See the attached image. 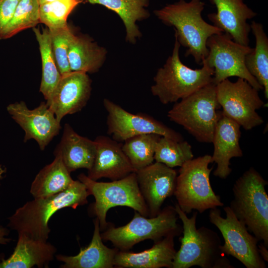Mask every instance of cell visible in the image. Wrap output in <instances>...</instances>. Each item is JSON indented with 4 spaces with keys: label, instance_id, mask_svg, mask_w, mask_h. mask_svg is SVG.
<instances>
[{
    "label": "cell",
    "instance_id": "obj_34",
    "mask_svg": "<svg viewBox=\"0 0 268 268\" xmlns=\"http://www.w3.org/2000/svg\"><path fill=\"white\" fill-rule=\"evenodd\" d=\"M20 0H0V37L7 23L12 18Z\"/></svg>",
    "mask_w": 268,
    "mask_h": 268
},
{
    "label": "cell",
    "instance_id": "obj_23",
    "mask_svg": "<svg viewBox=\"0 0 268 268\" xmlns=\"http://www.w3.org/2000/svg\"><path fill=\"white\" fill-rule=\"evenodd\" d=\"M94 229L90 244L81 248L79 253L74 256L62 255L56 256L57 259L64 264L63 268H112L114 260L119 250L109 248L102 242L99 222L96 218L94 222Z\"/></svg>",
    "mask_w": 268,
    "mask_h": 268
},
{
    "label": "cell",
    "instance_id": "obj_18",
    "mask_svg": "<svg viewBox=\"0 0 268 268\" xmlns=\"http://www.w3.org/2000/svg\"><path fill=\"white\" fill-rule=\"evenodd\" d=\"M94 141L96 151L92 166L88 170L90 179L116 180L135 172L122 149V144L104 135L97 137Z\"/></svg>",
    "mask_w": 268,
    "mask_h": 268
},
{
    "label": "cell",
    "instance_id": "obj_25",
    "mask_svg": "<svg viewBox=\"0 0 268 268\" xmlns=\"http://www.w3.org/2000/svg\"><path fill=\"white\" fill-rule=\"evenodd\" d=\"M70 173L61 157L56 155L54 161L37 174L31 184L30 192L34 198H38L63 192L73 181Z\"/></svg>",
    "mask_w": 268,
    "mask_h": 268
},
{
    "label": "cell",
    "instance_id": "obj_35",
    "mask_svg": "<svg viewBox=\"0 0 268 268\" xmlns=\"http://www.w3.org/2000/svg\"><path fill=\"white\" fill-rule=\"evenodd\" d=\"M267 246L264 243H261L258 245L259 253L265 262H268V250Z\"/></svg>",
    "mask_w": 268,
    "mask_h": 268
},
{
    "label": "cell",
    "instance_id": "obj_19",
    "mask_svg": "<svg viewBox=\"0 0 268 268\" xmlns=\"http://www.w3.org/2000/svg\"><path fill=\"white\" fill-rule=\"evenodd\" d=\"M240 126L235 121L222 115L216 124L212 141L213 152L212 163L217 164L214 176L225 179L230 174L232 169L230 161L233 157L243 156L239 140Z\"/></svg>",
    "mask_w": 268,
    "mask_h": 268
},
{
    "label": "cell",
    "instance_id": "obj_27",
    "mask_svg": "<svg viewBox=\"0 0 268 268\" xmlns=\"http://www.w3.org/2000/svg\"><path fill=\"white\" fill-rule=\"evenodd\" d=\"M256 39V46L245 58V64L250 74L263 88L266 99L268 98V38L263 25L253 21L250 24Z\"/></svg>",
    "mask_w": 268,
    "mask_h": 268
},
{
    "label": "cell",
    "instance_id": "obj_8",
    "mask_svg": "<svg viewBox=\"0 0 268 268\" xmlns=\"http://www.w3.org/2000/svg\"><path fill=\"white\" fill-rule=\"evenodd\" d=\"M178 218L175 207L170 205L152 217L147 218L135 211L133 219L126 225L110 226L101 236L102 240L111 242L119 250L128 251L145 240L156 242L169 235L179 236L183 228L177 223Z\"/></svg>",
    "mask_w": 268,
    "mask_h": 268
},
{
    "label": "cell",
    "instance_id": "obj_30",
    "mask_svg": "<svg viewBox=\"0 0 268 268\" xmlns=\"http://www.w3.org/2000/svg\"><path fill=\"white\" fill-rule=\"evenodd\" d=\"M193 158L192 146L186 141H178L161 136L157 143L154 155L155 162L173 168L180 167Z\"/></svg>",
    "mask_w": 268,
    "mask_h": 268
},
{
    "label": "cell",
    "instance_id": "obj_37",
    "mask_svg": "<svg viewBox=\"0 0 268 268\" xmlns=\"http://www.w3.org/2000/svg\"><path fill=\"white\" fill-rule=\"evenodd\" d=\"M5 172V168L0 165V179L2 178L3 174Z\"/></svg>",
    "mask_w": 268,
    "mask_h": 268
},
{
    "label": "cell",
    "instance_id": "obj_6",
    "mask_svg": "<svg viewBox=\"0 0 268 268\" xmlns=\"http://www.w3.org/2000/svg\"><path fill=\"white\" fill-rule=\"evenodd\" d=\"M216 98V85L211 83L177 102L168 112L171 121L182 126L198 141L212 143L222 111Z\"/></svg>",
    "mask_w": 268,
    "mask_h": 268
},
{
    "label": "cell",
    "instance_id": "obj_2",
    "mask_svg": "<svg viewBox=\"0 0 268 268\" xmlns=\"http://www.w3.org/2000/svg\"><path fill=\"white\" fill-rule=\"evenodd\" d=\"M204 5L201 0H180L154 11L163 23L174 27L179 43L187 49L185 57L191 56L198 64H201L208 55L207 39L224 32L203 19L201 12Z\"/></svg>",
    "mask_w": 268,
    "mask_h": 268
},
{
    "label": "cell",
    "instance_id": "obj_31",
    "mask_svg": "<svg viewBox=\"0 0 268 268\" xmlns=\"http://www.w3.org/2000/svg\"><path fill=\"white\" fill-rule=\"evenodd\" d=\"M38 0H20L13 15L4 28L0 39H7L40 22Z\"/></svg>",
    "mask_w": 268,
    "mask_h": 268
},
{
    "label": "cell",
    "instance_id": "obj_26",
    "mask_svg": "<svg viewBox=\"0 0 268 268\" xmlns=\"http://www.w3.org/2000/svg\"><path fill=\"white\" fill-rule=\"evenodd\" d=\"M92 4H101L117 13L122 20L126 31V39L135 43L141 33L136 22L148 18V11L146 9L149 0H87Z\"/></svg>",
    "mask_w": 268,
    "mask_h": 268
},
{
    "label": "cell",
    "instance_id": "obj_13",
    "mask_svg": "<svg viewBox=\"0 0 268 268\" xmlns=\"http://www.w3.org/2000/svg\"><path fill=\"white\" fill-rule=\"evenodd\" d=\"M103 103L108 113L107 133L112 139L118 142L146 134H155L178 141L184 140L179 133L150 116L130 113L106 98L104 99Z\"/></svg>",
    "mask_w": 268,
    "mask_h": 268
},
{
    "label": "cell",
    "instance_id": "obj_3",
    "mask_svg": "<svg viewBox=\"0 0 268 268\" xmlns=\"http://www.w3.org/2000/svg\"><path fill=\"white\" fill-rule=\"evenodd\" d=\"M179 218L183 223L181 246L176 251L172 268H234L230 260L220 249L221 239L213 230L201 226L197 228L198 212L190 218L177 203L175 205Z\"/></svg>",
    "mask_w": 268,
    "mask_h": 268
},
{
    "label": "cell",
    "instance_id": "obj_28",
    "mask_svg": "<svg viewBox=\"0 0 268 268\" xmlns=\"http://www.w3.org/2000/svg\"><path fill=\"white\" fill-rule=\"evenodd\" d=\"M38 42L42 60V79L40 91L47 100L61 78L53 53L49 29L33 28Z\"/></svg>",
    "mask_w": 268,
    "mask_h": 268
},
{
    "label": "cell",
    "instance_id": "obj_9",
    "mask_svg": "<svg viewBox=\"0 0 268 268\" xmlns=\"http://www.w3.org/2000/svg\"><path fill=\"white\" fill-rule=\"evenodd\" d=\"M78 179L85 185L89 195L95 198L92 210L99 220L100 230L107 226V213L113 207L128 206L143 216H148V208L139 190L135 172L109 182L93 180L83 173L80 174Z\"/></svg>",
    "mask_w": 268,
    "mask_h": 268
},
{
    "label": "cell",
    "instance_id": "obj_15",
    "mask_svg": "<svg viewBox=\"0 0 268 268\" xmlns=\"http://www.w3.org/2000/svg\"><path fill=\"white\" fill-rule=\"evenodd\" d=\"M91 91V81L86 72L71 71L61 75L46 103L61 123L66 115L81 110L90 98Z\"/></svg>",
    "mask_w": 268,
    "mask_h": 268
},
{
    "label": "cell",
    "instance_id": "obj_17",
    "mask_svg": "<svg viewBox=\"0 0 268 268\" xmlns=\"http://www.w3.org/2000/svg\"><path fill=\"white\" fill-rule=\"evenodd\" d=\"M215 5L216 12L209 13L208 19L213 25L229 35L236 42L248 46L251 31L248 20L257 13L246 4L243 0H208Z\"/></svg>",
    "mask_w": 268,
    "mask_h": 268
},
{
    "label": "cell",
    "instance_id": "obj_14",
    "mask_svg": "<svg viewBox=\"0 0 268 268\" xmlns=\"http://www.w3.org/2000/svg\"><path fill=\"white\" fill-rule=\"evenodd\" d=\"M6 110L11 118L24 130V141L35 139L41 150H44L61 129L60 123L46 103L41 102L30 110L23 101L8 105Z\"/></svg>",
    "mask_w": 268,
    "mask_h": 268
},
{
    "label": "cell",
    "instance_id": "obj_22",
    "mask_svg": "<svg viewBox=\"0 0 268 268\" xmlns=\"http://www.w3.org/2000/svg\"><path fill=\"white\" fill-rule=\"evenodd\" d=\"M57 251L55 247L47 242L34 240L24 234H18L13 253L7 259L0 262V268H48Z\"/></svg>",
    "mask_w": 268,
    "mask_h": 268
},
{
    "label": "cell",
    "instance_id": "obj_4",
    "mask_svg": "<svg viewBox=\"0 0 268 268\" xmlns=\"http://www.w3.org/2000/svg\"><path fill=\"white\" fill-rule=\"evenodd\" d=\"M268 184L253 167L246 171L234 184L229 207L259 241L268 247Z\"/></svg>",
    "mask_w": 268,
    "mask_h": 268
},
{
    "label": "cell",
    "instance_id": "obj_20",
    "mask_svg": "<svg viewBox=\"0 0 268 268\" xmlns=\"http://www.w3.org/2000/svg\"><path fill=\"white\" fill-rule=\"evenodd\" d=\"M174 235H169L154 242L143 251L134 253L119 250L114 260V266L125 268H172L176 253Z\"/></svg>",
    "mask_w": 268,
    "mask_h": 268
},
{
    "label": "cell",
    "instance_id": "obj_10",
    "mask_svg": "<svg viewBox=\"0 0 268 268\" xmlns=\"http://www.w3.org/2000/svg\"><path fill=\"white\" fill-rule=\"evenodd\" d=\"M226 217L221 215L220 209H210L209 219L220 231L224 239L221 251L231 256L246 268H266L258 248L259 240L249 233L246 225L236 217L229 206L223 208Z\"/></svg>",
    "mask_w": 268,
    "mask_h": 268
},
{
    "label": "cell",
    "instance_id": "obj_12",
    "mask_svg": "<svg viewBox=\"0 0 268 268\" xmlns=\"http://www.w3.org/2000/svg\"><path fill=\"white\" fill-rule=\"evenodd\" d=\"M206 45L208 53L203 60L213 69V83L216 85L230 77L236 76L246 80L259 91L263 90L245 64L246 56L253 48L235 42L224 32L210 36Z\"/></svg>",
    "mask_w": 268,
    "mask_h": 268
},
{
    "label": "cell",
    "instance_id": "obj_24",
    "mask_svg": "<svg viewBox=\"0 0 268 268\" xmlns=\"http://www.w3.org/2000/svg\"><path fill=\"white\" fill-rule=\"evenodd\" d=\"M106 54V49L89 38L74 34L67 51L70 69L71 71L95 72L102 67Z\"/></svg>",
    "mask_w": 268,
    "mask_h": 268
},
{
    "label": "cell",
    "instance_id": "obj_32",
    "mask_svg": "<svg viewBox=\"0 0 268 268\" xmlns=\"http://www.w3.org/2000/svg\"><path fill=\"white\" fill-rule=\"evenodd\" d=\"M82 0H58L40 5V22L49 29L64 27L67 18Z\"/></svg>",
    "mask_w": 268,
    "mask_h": 268
},
{
    "label": "cell",
    "instance_id": "obj_7",
    "mask_svg": "<svg viewBox=\"0 0 268 268\" xmlns=\"http://www.w3.org/2000/svg\"><path fill=\"white\" fill-rule=\"evenodd\" d=\"M211 163V156L206 154L186 162L179 170L174 195L178 205L187 214L193 210L201 213L224 206L210 184L212 167L209 168L208 165Z\"/></svg>",
    "mask_w": 268,
    "mask_h": 268
},
{
    "label": "cell",
    "instance_id": "obj_11",
    "mask_svg": "<svg viewBox=\"0 0 268 268\" xmlns=\"http://www.w3.org/2000/svg\"><path fill=\"white\" fill-rule=\"evenodd\" d=\"M216 98L222 114L245 130H251L264 123L257 112L265 103L259 90L247 81L238 78L235 82L226 79L216 85Z\"/></svg>",
    "mask_w": 268,
    "mask_h": 268
},
{
    "label": "cell",
    "instance_id": "obj_21",
    "mask_svg": "<svg viewBox=\"0 0 268 268\" xmlns=\"http://www.w3.org/2000/svg\"><path fill=\"white\" fill-rule=\"evenodd\" d=\"M96 151L95 141L81 136L66 124L61 141L54 151L70 173L80 168L89 170L92 166Z\"/></svg>",
    "mask_w": 268,
    "mask_h": 268
},
{
    "label": "cell",
    "instance_id": "obj_29",
    "mask_svg": "<svg viewBox=\"0 0 268 268\" xmlns=\"http://www.w3.org/2000/svg\"><path fill=\"white\" fill-rule=\"evenodd\" d=\"M161 136L155 134H142L124 141L122 149L135 172L153 162L155 147Z\"/></svg>",
    "mask_w": 268,
    "mask_h": 268
},
{
    "label": "cell",
    "instance_id": "obj_38",
    "mask_svg": "<svg viewBox=\"0 0 268 268\" xmlns=\"http://www.w3.org/2000/svg\"><path fill=\"white\" fill-rule=\"evenodd\" d=\"M55 0H38L39 4H42L44 3L48 2H51Z\"/></svg>",
    "mask_w": 268,
    "mask_h": 268
},
{
    "label": "cell",
    "instance_id": "obj_16",
    "mask_svg": "<svg viewBox=\"0 0 268 268\" xmlns=\"http://www.w3.org/2000/svg\"><path fill=\"white\" fill-rule=\"evenodd\" d=\"M140 193L148 208L149 217L161 211L165 200L174 195L177 173L172 168L159 162H153L135 172Z\"/></svg>",
    "mask_w": 268,
    "mask_h": 268
},
{
    "label": "cell",
    "instance_id": "obj_1",
    "mask_svg": "<svg viewBox=\"0 0 268 268\" xmlns=\"http://www.w3.org/2000/svg\"><path fill=\"white\" fill-rule=\"evenodd\" d=\"M89 195L83 183L73 180L63 192L34 198L27 202L8 218V226L18 234H24L34 240L47 242L51 231L48 222L51 216L62 208L69 207L75 209L87 203Z\"/></svg>",
    "mask_w": 268,
    "mask_h": 268
},
{
    "label": "cell",
    "instance_id": "obj_33",
    "mask_svg": "<svg viewBox=\"0 0 268 268\" xmlns=\"http://www.w3.org/2000/svg\"><path fill=\"white\" fill-rule=\"evenodd\" d=\"M49 30L53 53L60 74L62 75L71 72L67 51L74 34L67 24L61 28H50Z\"/></svg>",
    "mask_w": 268,
    "mask_h": 268
},
{
    "label": "cell",
    "instance_id": "obj_36",
    "mask_svg": "<svg viewBox=\"0 0 268 268\" xmlns=\"http://www.w3.org/2000/svg\"><path fill=\"white\" fill-rule=\"evenodd\" d=\"M8 230L0 225V244H5L10 241L11 239L6 238L7 235Z\"/></svg>",
    "mask_w": 268,
    "mask_h": 268
},
{
    "label": "cell",
    "instance_id": "obj_5",
    "mask_svg": "<svg viewBox=\"0 0 268 268\" xmlns=\"http://www.w3.org/2000/svg\"><path fill=\"white\" fill-rule=\"evenodd\" d=\"M180 46L175 36L172 55L158 69L151 87L152 95L163 104L176 103L213 83V69L204 60L201 68L192 69L185 65L179 56Z\"/></svg>",
    "mask_w": 268,
    "mask_h": 268
}]
</instances>
